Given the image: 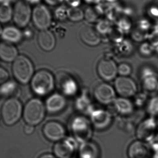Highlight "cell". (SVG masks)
Segmentation results:
<instances>
[{
    "instance_id": "43",
    "label": "cell",
    "mask_w": 158,
    "mask_h": 158,
    "mask_svg": "<svg viewBox=\"0 0 158 158\" xmlns=\"http://www.w3.org/2000/svg\"><path fill=\"white\" fill-rule=\"evenodd\" d=\"M85 2L90 4L97 5L99 3L102 1V0H84Z\"/></svg>"
},
{
    "instance_id": "30",
    "label": "cell",
    "mask_w": 158,
    "mask_h": 158,
    "mask_svg": "<svg viewBox=\"0 0 158 158\" xmlns=\"http://www.w3.org/2000/svg\"><path fill=\"white\" fill-rule=\"evenodd\" d=\"M147 110L151 117H155L158 115V96L153 97L148 100Z\"/></svg>"
},
{
    "instance_id": "20",
    "label": "cell",
    "mask_w": 158,
    "mask_h": 158,
    "mask_svg": "<svg viewBox=\"0 0 158 158\" xmlns=\"http://www.w3.org/2000/svg\"><path fill=\"white\" fill-rule=\"evenodd\" d=\"M18 56L17 49L13 44L5 41L0 43V59L2 61L14 62Z\"/></svg>"
},
{
    "instance_id": "8",
    "label": "cell",
    "mask_w": 158,
    "mask_h": 158,
    "mask_svg": "<svg viewBox=\"0 0 158 158\" xmlns=\"http://www.w3.org/2000/svg\"><path fill=\"white\" fill-rule=\"evenodd\" d=\"M115 89L122 97H131L136 94L137 86L135 82L128 77H120L115 80Z\"/></svg>"
},
{
    "instance_id": "45",
    "label": "cell",
    "mask_w": 158,
    "mask_h": 158,
    "mask_svg": "<svg viewBox=\"0 0 158 158\" xmlns=\"http://www.w3.org/2000/svg\"><path fill=\"white\" fill-rule=\"evenodd\" d=\"M39 158H57L55 156L50 154H45L42 155Z\"/></svg>"
},
{
    "instance_id": "23",
    "label": "cell",
    "mask_w": 158,
    "mask_h": 158,
    "mask_svg": "<svg viewBox=\"0 0 158 158\" xmlns=\"http://www.w3.org/2000/svg\"><path fill=\"white\" fill-rule=\"evenodd\" d=\"M114 103L116 110L122 115H130L133 112V104L128 98L121 97L116 98Z\"/></svg>"
},
{
    "instance_id": "35",
    "label": "cell",
    "mask_w": 158,
    "mask_h": 158,
    "mask_svg": "<svg viewBox=\"0 0 158 158\" xmlns=\"http://www.w3.org/2000/svg\"><path fill=\"white\" fill-rule=\"evenodd\" d=\"M147 95L145 93H140L135 98V104L138 107H142L147 101Z\"/></svg>"
},
{
    "instance_id": "3",
    "label": "cell",
    "mask_w": 158,
    "mask_h": 158,
    "mask_svg": "<svg viewBox=\"0 0 158 158\" xmlns=\"http://www.w3.org/2000/svg\"><path fill=\"white\" fill-rule=\"evenodd\" d=\"M23 109L18 98H9L6 100L2 108L1 114L3 121L7 126H12L20 119Z\"/></svg>"
},
{
    "instance_id": "21",
    "label": "cell",
    "mask_w": 158,
    "mask_h": 158,
    "mask_svg": "<svg viewBox=\"0 0 158 158\" xmlns=\"http://www.w3.org/2000/svg\"><path fill=\"white\" fill-rule=\"evenodd\" d=\"M23 34L20 30L14 26H8L3 28L1 37L4 41L11 44L19 42L22 38Z\"/></svg>"
},
{
    "instance_id": "12",
    "label": "cell",
    "mask_w": 158,
    "mask_h": 158,
    "mask_svg": "<svg viewBox=\"0 0 158 158\" xmlns=\"http://www.w3.org/2000/svg\"><path fill=\"white\" fill-rule=\"evenodd\" d=\"M77 144L72 138L63 139L57 142L53 148L57 158H71L77 149Z\"/></svg>"
},
{
    "instance_id": "37",
    "label": "cell",
    "mask_w": 158,
    "mask_h": 158,
    "mask_svg": "<svg viewBox=\"0 0 158 158\" xmlns=\"http://www.w3.org/2000/svg\"><path fill=\"white\" fill-rule=\"evenodd\" d=\"M9 77L8 72L4 69L0 67V85L7 82Z\"/></svg>"
},
{
    "instance_id": "18",
    "label": "cell",
    "mask_w": 158,
    "mask_h": 158,
    "mask_svg": "<svg viewBox=\"0 0 158 158\" xmlns=\"http://www.w3.org/2000/svg\"><path fill=\"white\" fill-rule=\"evenodd\" d=\"M66 105L65 98L62 95L55 93L50 95L46 100L45 108L51 113H56L63 110Z\"/></svg>"
},
{
    "instance_id": "48",
    "label": "cell",
    "mask_w": 158,
    "mask_h": 158,
    "mask_svg": "<svg viewBox=\"0 0 158 158\" xmlns=\"http://www.w3.org/2000/svg\"><path fill=\"white\" fill-rule=\"evenodd\" d=\"M154 158H158V153H157V154H156V156L154 157Z\"/></svg>"
},
{
    "instance_id": "2",
    "label": "cell",
    "mask_w": 158,
    "mask_h": 158,
    "mask_svg": "<svg viewBox=\"0 0 158 158\" xmlns=\"http://www.w3.org/2000/svg\"><path fill=\"white\" fill-rule=\"evenodd\" d=\"M12 71L15 79L22 84L29 82L34 75V68L31 61L24 55L18 56L13 62Z\"/></svg>"
},
{
    "instance_id": "44",
    "label": "cell",
    "mask_w": 158,
    "mask_h": 158,
    "mask_svg": "<svg viewBox=\"0 0 158 158\" xmlns=\"http://www.w3.org/2000/svg\"><path fill=\"white\" fill-rule=\"evenodd\" d=\"M28 3L30 4L38 5L40 4L42 0H24Z\"/></svg>"
},
{
    "instance_id": "38",
    "label": "cell",
    "mask_w": 158,
    "mask_h": 158,
    "mask_svg": "<svg viewBox=\"0 0 158 158\" xmlns=\"http://www.w3.org/2000/svg\"><path fill=\"white\" fill-rule=\"evenodd\" d=\"M69 7H79L82 0H64Z\"/></svg>"
},
{
    "instance_id": "28",
    "label": "cell",
    "mask_w": 158,
    "mask_h": 158,
    "mask_svg": "<svg viewBox=\"0 0 158 158\" xmlns=\"http://www.w3.org/2000/svg\"><path fill=\"white\" fill-rule=\"evenodd\" d=\"M68 19L74 22H80L84 19V11L79 7H69Z\"/></svg>"
},
{
    "instance_id": "32",
    "label": "cell",
    "mask_w": 158,
    "mask_h": 158,
    "mask_svg": "<svg viewBox=\"0 0 158 158\" xmlns=\"http://www.w3.org/2000/svg\"><path fill=\"white\" fill-rule=\"evenodd\" d=\"M69 7L63 5L58 6L55 10L54 15L57 20L64 21L68 19Z\"/></svg>"
},
{
    "instance_id": "13",
    "label": "cell",
    "mask_w": 158,
    "mask_h": 158,
    "mask_svg": "<svg viewBox=\"0 0 158 158\" xmlns=\"http://www.w3.org/2000/svg\"><path fill=\"white\" fill-rule=\"evenodd\" d=\"M94 95L99 103L109 105L116 100V93L113 87L106 83L98 85L94 91Z\"/></svg>"
},
{
    "instance_id": "31",
    "label": "cell",
    "mask_w": 158,
    "mask_h": 158,
    "mask_svg": "<svg viewBox=\"0 0 158 158\" xmlns=\"http://www.w3.org/2000/svg\"><path fill=\"white\" fill-rule=\"evenodd\" d=\"M117 28L123 34H125L131 31V24L128 19L120 18L117 22Z\"/></svg>"
},
{
    "instance_id": "6",
    "label": "cell",
    "mask_w": 158,
    "mask_h": 158,
    "mask_svg": "<svg viewBox=\"0 0 158 158\" xmlns=\"http://www.w3.org/2000/svg\"><path fill=\"white\" fill-rule=\"evenodd\" d=\"M31 21L40 31L49 29L52 23L51 11L45 5H36L32 9Z\"/></svg>"
},
{
    "instance_id": "26",
    "label": "cell",
    "mask_w": 158,
    "mask_h": 158,
    "mask_svg": "<svg viewBox=\"0 0 158 158\" xmlns=\"http://www.w3.org/2000/svg\"><path fill=\"white\" fill-rule=\"evenodd\" d=\"M62 92L65 95L72 96L77 93L78 86L76 81L72 78H68L63 81L61 85Z\"/></svg>"
},
{
    "instance_id": "7",
    "label": "cell",
    "mask_w": 158,
    "mask_h": 158,
    "mask_svg": "<svg viewBox=\"0 0 158 158\" xmlns=\"http://www.w3.org/2000/svg\"><path fill=\"white\" fill-rule=\"evenodd\" d=\"M71 129L76 140L80 143L89 141L92 135V129L90 122L85 117L77 116L73 119Z\"/></svg>"
},
{
    "instance_id": "22",
    "label": "cell",
    "mask_w": 158,
    "mask_h": 158,
    "mask_svg": "<svg viewBox=\"0 0 158 158\" xmlns=\"http://www.w3.org/2000/svg\"><path fill=\"white\" fill-rule=\"evenodd\" d=\"M80 158H99V150L98 146L94 142L83 143L79 150Z\"/></svg>"
},
{
    "instance_id": "24",
    "label": "cell",
    "mask_w": 158,
    "mask_h": 158,
    "mask_svg": "<svg viewBox=\"0 0 158 158\" xmlns=\"http://www.w3.org/2000/svg\"><path fill=\"white\" fill-rule=\"evenodd\" d=\"M19 88L15 83L14 82H6L2 85L0 88V92L2 95L7 97L8 98H17L19 94Z\"/></svg>"
},
{
    "instance_id": "4",
    "label": "cell",
    "mask_w": 158,
    "mask_h": 158,
    "mask_svg": "<svg viewBox=\"0 0 158 158\" xmlns=\"http://www.w3.org/2000/svg\"><path fill=\"white\" fill-rule=\"evenodd\" d=\"M45 107L41 100L32 98L26 104L23 109V117L27 124L35 126L40 124L44 118Z\"/></svg>"
},
{
    "instance_id": "40",
    "label": "cell",
    "mask_w": 158,
    "mask_h": 158,
    "mask_svg": "<svg viewBox=\"0 0 158 158\" xmlns=\"http://www.w3.org/2000/svg\"><path fill=\"white\" fill-rule=\"evenodd\" d=\"M47 4L51 6H59L63 3L64 0H44Z\"/></svg>"
},
{
    "instance_id": "33",
    "label": "cell",
    "mask_w": 158,
    "mask_h": 158,
    "mask_svg": "<svg viewBox=\"0 0 158 158\" xmlns=\"http://www.w3.org/2000/svg\"><path fill=\"white\" fill-rule=\"evenodd\" d=\"M139 52L143 56L148 57L154 53L152 44L150 43L144 42L139 47Z\"/></svg>"
},
{
    "instance_id": "14",
    "label": "cell",
    "mask_w": 158,
    "mask_h": 158,
    "mask_svg": "<svg viewBox=\"0 0 158 158\" xmlns=\"http://www.w3.org/2000/svg\"><path fill=\"white\" fill-rule=\"evenodd\" d=\"M97 71L100 77L109 81L116 78L118 74V66L114 61L108 58L100 60L97 67Z\"/></svg>"
},
{
    "instance_id": "47",
    "label": "cell",
    "mask_w": 158,
    "mask_h": 158,
    "mask_svg": "<svg viewBox=\"0 0 158 158\" xmlns=\"http://www.w3.org/2000/svg\"><path fill=\"white\" fill-rule=\"evenodd\" d=\"M3 30V28L2 27V25H1V23H0V36H1V35H2Z\"/></svg>"
},
{
    "instance_id": "9",
    "label": "cell",
    "mask_w": 158,
    "mask_h": 158,
    "mask_svg": "<svg viewBox=\"0 0 158 158\" xmlns=\"http://www.w3.org/2000/svg\"><path fill=\"white\" fill-rule=\"evenodd\" d=\"M140 78L144 89L147 92H155L158 90L157 73L153 68L145 66L140 71Z\"/></svg>"
},
{
    "instance_id": "5",
    "label": "cell",
    "mask_w": 158,
    "mask_h": 158,
    "mask_svg": "<svg viewBox=\"0 0 158 158\" xmlns=\"http://www.w3.org/2000/svg\"><path fill=\"white\" fill-rule=\"evenodd\" d=\"M32 9L24 0L17 1L13 7V20L17 27L25 28L31 20Z\"/></svg>"
},
{
    "instance_id": "27",
    "label": "cell",
    "mask_w": 158,
    "mask_h": 158,
    "mask_svg": "<svg viewBox=\"0 0 158 158\" xmlns=\"http://www.w3.org/2000/svg\"><path fill=\"white\" fill-rule=\"evenodd\" d=\"M95 27L98 33L102 35L109 34L113 29L111 21L107 19H99Z\"/></svg>"
},
{
    "instance_id": "1",
    "label": "cell",
    "mask_w": 158,
    "mask_h": 158,
    "mask_svg": "<svg viewBox=\"0 0 158 158\" xmlns=\"http://www.w3.org/2000/svg\"><path fill=\"white\" fill-rule=\"evenodd\" d=\"M32 91L37 95L44 96L51 93L54 88L55 81L52 73L41 70L33 75L31 81Z\"/></svg>"
},
{
    "instance_id": "25",
    "label": "cell",
    "mask_w": 158,
    "mask_h": 158,
    "mask_svg": "<svg viewBox=\"0 0 158 158\" xmlns=\"http://www.w3.org/2000/svg\"><path fill=\"white\" fill-rule=\"evenodd\" d=\"M13 7L10 2L0 4V23L5 24L13 19Z\"/></svg>"
},
{
    "instance_id": "19",
    "label": "cell",
    "mask_w": 158,
    "mask_h": 158,
    "mask_svg": "<svg viewBox=\"0 0 158 158\" xmlns=\"http://www.w3.org/2000/svg\"><path fill=\"white\" fill-rule=\"evenodd\" d=\"M38 41L40 47L46 52L52 51L55 47V37L49 29L40 31L38 36Z\"/></svg>"
},
{
    "instance_id": "36",
    "label": "cell",
    "mask_w": 158,
    "mask_h": 158,
    "mask_svg": "<svg viewBox=\"0 0 158 158\" xmlns=\"http://www.w3.org/2000/svg\"><path fill=\"white\" fill-rule=\"evenodd\" d=\"M148 11L152 16L158 18V0H154L151 3Z\"/></svg>"
},
{
    "instance_id": "10",
    "label": "cell",
    "mask_w": 158,
    "mask_h": 158,
    "mask_svg": "<svg viewBox=\"0 0 158 158\" xmlns=\"http://www.w3.org/2000/svg\"><path fill=\"white\" fill-rule=\"evenodd\" d=\"M157 128V122L154 117L150 116L144 120L137 128L136 135L140 141L149 142L154 137Z\"/></svg>"
},
{
    "instance_id": "11",
    "label": "cell",
    "mask_w": 158,
    "mask_h": 158,
    "mask_svg": "<svg viewBox=\"0 0 158 158\" xmlns=\"http://www.w3.org/2000/svg\"><path fill=\"white\" fill-rule=\"evenodd\" d=\"M44 135L52 142H58L64 138L66 130L63 125L56 121L47 123L44 126Z\"/></svg>"
},
{
    "instance_id": "17",
    "label": "cell",
    "mask_w": 158,
    "mask_h": 158,
    "mask_svg": "<svg viewBox=\"0 0 158 158\" xmlns=\"http://www.w3.org/2000/svg\"><path fill=\"white\" fill-rule=\"evenodd\" d=\"M129 158H150L151 153L145 142L138 140L132 143L128 150Z\"/></svg>"
},
{
    "instance_id": "16",
    "label": "cell",
    "mask_w": 158,
    "mask_h": 158,
    "mask_svg": "<svg viewBox=\"0 0 158 158\" xmlns=\"http://www.w3.org/2000/svg\"><path fill=\"white\" fill-rule=\"evenodd\" d=\"M91 120L95 128L98 130H104L110 125L112 118L109 112L104 110L98 109L92 111Z\"/></svg>"
},
{
    "instance_id": "15",
    "label": "cell",
    "mask_w": 158,
    "mask_h": 158,
    "mask_svg": "<svg viewBox=\"0 0 158 158\" xmlns=\"http://www.w3.org/2000/svg\"><path fill=\"white\" fill-rule=\"evenodd\" d=\"M79 36L81 40L85 44L91 46L98 45L101 41L100 34L95 27L89 24L83 25L79 31Z\"/></svg>"
},
{
    "instance_id": "42",
    "label": "cell",
    "mask_w": 158,
    "mask_h": 158,
    "mask_svg": "<svg viewBox=\"0 0 158 158\" xmlns=\"http://www.w3.org/2000/svg\"><path fill=\"white\" fill-rule=\"evenodd\" d=\"M156 25L154 27V29L153 30V32L151 34V36H156L158 38V23H157Z\"/></svg>"
},
{
    "instance_id": "29",
    "label": "cell",
    "mask_w": 158,
    "mask_h": 158,
    "mask_svg": "<svg viewBox=\"0 0 158 158\" xmlns=\"http://www.w3.org/2000/svg\"><path fill=\"white\" fill-rule=\"evenodd\" d=\"M84 11V18L89 23L97 22L100 19L101 15L98 11L96 6H89Z\"/></svg>"
},
{
    "instance_id": "46",
    "label": "cell",
    "mask_w": 158,
    "mask_h": 158,
    "mask_svg": "<svg viewBox=\"0 0 158 158\" xmlns=\"http://www.w3.org/2000/svg\"><path fill=\"white\" fill-rule=\"evenodd\" d=\"M104 1L110 3L114 4V3L116 2L119 0H104Z\"/></svg>"
},
{
    "instance_id": "41",
    "label": "cell",
    "mask_w": 158,
    "mask_h": 158,
    "mask_svg": "<svg viewBox=\"0 0 158 158\" xmlns=\"http://www.w3.org/2000/svg\"><path fill=\"white\" fill-rule=\"evenodd\" d=\"M151 44L154 50V53H156L158 54V38L151 43Z\"/></svg>"
},
{
    "instance_id": "39",
    "label": "cell",
    "mask_w": 158,
    "mask_h": 158,
    "mask_svg": "<svg viewBox=\"0 0 158 158\" xmlns=\"http://www.w3.org/2000/svg\"><path fill=\"white\" fill-rule=\"evenodd\" d=\"M34 126L33 125L27 124L24 126V132L27 135H31L34 132Z\"/></svg>"
},
{
    "instance_id": "34",
    "label": "cell",
    "mask_w": 158,
    "mask_h": 158,
    "mask_svg": "<svg viewBox=\"0 0 158 158\" xmlns=\"http://www.w3.org/2000/svg\"><path fill=\"white\" fill-rule=\"evenodd\" d=\"M131 72V67L129 64L123 63L118 67V73L121 77H128Z\"/></svg>"
}]
</instances>
